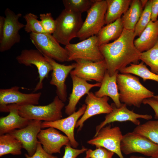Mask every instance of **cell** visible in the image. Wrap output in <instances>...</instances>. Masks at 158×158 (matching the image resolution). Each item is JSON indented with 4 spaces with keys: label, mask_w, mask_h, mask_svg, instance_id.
<instances>
[{
    "label": "cell",
    "mask_w": 158,
    "mask_h": 158,
    "mask_svg": "<svg viewBox=\"0 0 158 158\" xmlns=\"http://www.w3.org/2000/svg\"><path fill=\"white\" fill-rule=\"evenodd\" d=\"M117 84L121 102L140 108L143 101L152 97L154 93L143 86L139 78L130 73H118Z\"/></svg>",
    "instance_id": "7a4b0ae2"
},
{
    "label": "cell",
    "mask_w": 158,
    "mask_h": 158,
    "mask_svg": "<svg viewBox=\"0 0 158 158\" xmlns=\"http://www.w3.org/2000/svg\"><path fill=\"white\" fill-rule=\"evenodd\" d=\"M5 22L2 36L0 37V51L8 50L20 41L19 31L25 25L20 22L21 13L16 14L9 8L5 11Z\"/></svg>",
    "instance_id": "9c48e42d"
},
{
    "label": "cell",
    "mask_w": 158,
    "mask_h": 158,
    "mask_svg": "<svg viewBox=\"0 0 158 158\" xmlns=\"http://www.w3.org/2000/svg\"><path fill=\"white\" fill-rule=\"evenodd\" d=\"M40 22L43 29L47 34H53L56 27L57 22L52 17L50 13L40 14Z\"/></svg>",
    "instance_id": "836d02e7"
},
{
    "label": "cell",
    "mask_w": 158,
    "mask_h": 158,
    "mask_svg": "<svg viewBox=\"0 0 158 158\" xmlns=\"http://www.w3.org/2000/svg\"><path fill=\"white\" fill-rule=\"evenodd\" d=\"M68 56V61L83 59L96 62L104 60L98 44L96 35L75 44L65 46Z\"/></svg>",
    "instance_id": "8992f818"
},
{
    "label": "cell",
    "mask_w": 158,
    "mask_h": 158,
    "mask_svg": "<svg viewBox=\"0 0 158 158\" xmlns=\"http://www.w3.org/2000/svg\"><path fill=\"white\" fill-rule=\"evenodd\" d=\"M131 0H106L107 9L105 23L107 25L121 18L128 10L131 3Z\"/></svg>",
    "instance_id": "d4e9b609"
},
{
    "label": "cell",
    "mask_w": 158,
    "mask_h": 158,
    "mask_svg": "<svg viewBox=\"0 0 158 158\" xmlns=\"http://www.w3.org/2000/svg\"><path fill=\"white\" fill-rule=\"evenodd\" d=\"M19 89L18 86H15L9 88L0 89L1 112H7V106L9 104L21 106L39 104L41 92L25 93L20 91Z\"/></svg>",
    "instance_id": "7c38bea8"
},
{
    "label": "cell",
    "mask_w": 158,
    "mask_h": 158,
    "mask_svg": "<svg viewBox=\"0 0 158 158\" xmlns=\"http://www.w3.org/2000/svg\"><path fill=\"white\" fill-rule=\"evenodd\" d=\"M111 105L112 111L110 113L107 114L105 117L104 120L96 126L95 135H96L102 128L111 123L130 121L138 126L140 124L138 118L149 120L152 118V116L150 115L138 114L135 113L133 110L128 109L125 104L122 103L121 106L119 108L117 107L114 103H111Z\"/></svg>",
    "instance_id": "2e32d148"
},
{
    "label": "cell",
    "mask_w": 158,
    "mask_h": 158,
    "mask_svg": "<svg viewBox=\"0 0 158 158\" xmlns=\"http://www.w3.org/2000/svg\"><path fill=\"white\" fill-rule=\"evenodd\" d=\"M16 59L20 64L30 66L33 65L37 67L39 80L34 91L42 89L44 80L48 78L50 72L52 70L51 65L43 54L37 49H25L22 51Z\"/></svg>",
    "instance_id": "30bf717a"
},
{
    "label": "cell",
    "mask_w": 158,
    "mask_h": 158,
    "mask_svg": "<svg viewBox=\"0 0 158 158\" xmlns=\"http://www.w3.org/2000/svg\"><path fill=\"white\" fill-rule=\"evenodd\" d=\"M152 97L158 101V95H154Z\"/></svg>",
    "instance_id": "7bdbcfd3"
},
{
    "label": "cell",
    "mask_w": 158,
    "mask_h": 158,
    "mask_svg": "<svg viewBox=\"0 0 158 158\" xmlns=\"http://www.w3.org/2000/svg\"><path fill=\"white\" fill-rule=\"evenodd\" d=\"M5 22V17L0 16V37L2 36Z\"/></svg>",
    "instance_id": "ab89813d"
},
{
    "label": "cell",
    "mask_w": 158,
    "mask_h": 158,
    "mask_svg": "<svg viewBox=\"0 0 158 158\" xmlns=\"http://www.w3.org/2000/svg\"><path fill=\"white\" fill-rule=\"evenodd\" d=\"M152 0H148L134 31L135 36L139 37L151 20Z\"/></svg>",
    "instance_id": "1f68e13d"
},
{
    "label": "cell",
    "mask_w": 158,
    "mask_h": 158,
    "mask_svg": "<svg viewBox=\"0 0 158 158\" xmlns=\"http://www.w3.org/2000/svg\"><path fill=\"white\" fill-rule=\"evenodd\" d=\"M7 116L0 118V135L9 133L16 129L24 128L28 124L30 120L21 116L14 104L7 105Z\"/></svg>",
    "instance_id": "44dd1931"
},
{
    "label": "cell",
    "mask_w": 158,
    "mask_h": 158,
    "mask_svg": "<svg viewBox=\"0 0 158 158\" xmlns=\"http://www.w3.org/2000/svg\"><path fill=\"white\" fill-rule=\"evenodd\" d=\"M37 139L39 143L42 145L43 149L51 155L53 153H61V148L63 146L70 144L69 140L66 135L62 134L52 127L41 129L38 135Z\"/></svg>",
    "instance_id": "d6986e66"
},
{
    "label": "cell",
    "mask_w": 158,
    "mask_h": 158,
    "mask_svg": "<svg viewBox=\"0 0 158 158\" xmlns=\"http://www.w3.org/2000/svg\"><path fill=\"white\" fill-rule=\"evenodd\" d=\"M134 32L124 29L120 36L113 42L99 46L110 76L131 63L138 64L141 53L134 44Z\"/></svg>",
    "instance_id": "6da1fadb"
},
{
    "label": "cell",
    "mask_w": 158,
    "mask_h": 158,
    "mask_svg": "<svg viewBox=\"0 0 158 158\" xmlns=\"http://www.w3.org/2000/svg\"><path fill=\"white\" fill-rule=\"evenodd\" d=\"M151 12V20L155 22L158 16V0H152Z\"/></svg>",
    "instance_id": "f35d334b"
},
{
    "label": "cell",
    "mask_w": 158,
    "mask_h": 158,
    "mask_svg": "<svg viewBox=\"0 0 158 158\" xmlns=\"http://www.w3.org/2000/svg\"><path fill=\"white\" fill-rule=\"evenodd\" d=\"M87 149L83 147L81 149H78L73 147L70 144L64 147V153L62 158H77L81 154L85 152Z\"/></svg>",
    "instance_id": "d590c367"
},
{
    "label": "cell",
    "mask_w": 158,
    "mask_h": 158,
    "mask_svg": "<svg viewBox=\"0 0 158 158\" xmlns=\"http://www.w3.org/2000/svg\"><path fill=\"white\" fill-rule=\"evenodd\" d=\"M109 98L107 96L98 97L92 92H90L85 100L86 108L83 115L78 121L75 128L78 127V131L81 130L85 122L95 115L109 114L112 111L111 105L108 102Z\"/></svg>",
    "instance_id": "e0dca14e"
},
{
    "label": "cell",
    "mask_w": 158,
    "mask_h": 158,
    "mask_svg": "<svg viewBox=\"0 0 158 158\" xmlns=\"http://www.w3.org/2000/svg\"><path fill=\"white\" fill-rule=\"evenodd\" d=\"M23 18L26 22L24 28L26 32L47 34L41 25L40 21L38 20V17L36 15L30 13L24 15Z\"/></svg>",
    "instance_id": "d6a6232c"
},
{
    "label": "cell",
    "mask_w": 158,
    "mask_h": 158,
    "mask_svg": "<svg viewBox=\"0 0 158 158\" xmlns=\"http://www.w3.org/2000/svg\"><path fill=\"white\" fill-rule=\"evenodd\" d=\"M95 0H63L65 9L82 13L87 12Z\"/></svg>",
    "instance_id": "4dcf8cb0"
},
{
    "label": "cell",
    "mask_w": 158,
    "mask_h": 158,
    "mask_svg": "<svg viewBox=\"0 0 158 158\" xmlns=\"http://www.w3.org/2000/svg\"><path fill=\"white\" fill-rule=\"evenodd\" d=\"M42 122L40 121L30 120L25 127L9 133L21 142L23 148L26 150L30 156L35 152L39 142L37 135L41 130Z\"/></svg>",
    "instance_id": "5bb4252c"
},
{
    "label": "cell",
    "mask_w": 158,
    "mask_h": 158,
    "mask_svg": "<svg viewBox=\"0 0 158 158\" xmlns=\"http://www.w3.org/2000/svg\"><path fill=\"white\" fill-rule=\"evenodd\" d=\"M85 157L88 158H112L114 153L102 147H97L95 150L87 149Z\"/></svg>",
    "instance_id": "e575fe53"
},
{
    "label": "cell",
    "mask_w": 158,
    "mask_h": 158,
    "mask_svg": "<svg viewBox=\"0 0 158 158\" xmlns=\"http://www.w3.org/2000/svg\"><path fill=\"white\" fill-rule=\"evenodd\" d=\"M148 0H140L142 6L143 8L144 7H145L147 3V2Z\"/></svg>",
    "instance_id": "60d3db41"
},
{
    "label": "cell",
    "mask_w": 158,
    "mask_h": 158,
    "mask_svg": "<svg viewBox=\"0 0 158 158\" xmlns=\"http://www.w3.org/2000/svg\"><path fill=\"white\" fill-rule=\"evenodd\" d=\"M123 135L119 127H112L110 124L102 128L87 143L96 148L104 147L116 154L120 158H124L121 149Z\"/></svg>",
    "instance_id": "8fae6325"
},
{
    "label": "cell",
    "mask_w": 158,
    "mask_h": 158,
    "mask_svg": "<svg viewBox=\"0 0 158 158\" xmlns=\"http://www.w3.org/2000/svg\"><path fill=\"white\" fill-rule=\"evenodd\" d=\"M83 158H87V157H85Z\"/></svg>",
    "instance_id": "f6af8a7d"
},
{
    "label": "cell",
    "mask_w": 158,
    "mask_h": 158,
    "mask_svg": "<svg viewBox=\"0 0 158 158\" xmlns=\"http://www.w3.org/2000/svg\"><path fill=\"white\" fill-rule=\"evenodd\" d=\"M142 11L140 0H132L128 9L121 17L124 29L134 31Z\"/></svg>",
    "instance_id": "484cf974"
},
{
    "label": "cell",
    "mask_w": 158,
    "mask_h": 158,
    "mask_svg": "<svg viewBox=\"0 0 158 158\" xmlns=\"http://www.w3.org/2000/svg\"><path fill=\"white\" fill-rule=\"evenodd\" d=\"M107 9L106 0H95L87 12L86 18L78 32L77 37L82 41L97 35L105 23Z\"/></svg>",
    "instance_id": "5b68a950"
},
{
    "label": "cell",
    "mask_w": 158,
    "mask_h": 158,
    "mask_svg": "<svg viewBox=\"0 0 158 158\" xmlns=\"http://www.w3.org/2000/svg\"><path fill=\"white\" fill-rule=\"evenodd\" d=\"M158 38V20L150 21L139 37L134 41L135 45L142 53L153 47Z\"/></svg>",
    "instance_id": "603a6c76"
},
{
    "label": "cell",
    "mask_w": 158,
    "mask_h": 158,
    "mask_svg": "<svg viewBox=\"0 0 158 158\" xmlns=\"http://www.w3.org/2000/svg\"><path fill=\"white\" fill-rule=\"evenodd\" d=\"M124 29L121 18L103 27L96 35L99 46L118 38Z\"/></svg>",
    "instance_id": "cb8c5ba5"
},
{
    "label": "cell",
    "mask_w": 158,
    "mask_h": 158,
    "mask_svg": "<svg viewBox=\"0 0 158 158\" xmlns=\"http://www.w3.org/2000/svg\"><path fill=\"white\" fill-rule=\"evenodd\" d=\"M25 156L26 158H58L57 156L47 152L39 142L37 144L35 152L32 156H30L26 154H25Z\"/></svg>",
    "instance_id": "8d00e7d4"
},
{
    "label": "cell",
    "mask_w": 158,
    "mask_h": 158,
    "mask_svg": "<svg viewBox=\"0 0 158 158\" xmlns=\"http://www.w3.org/2000/svg\"><path fill=\"white\" fill-rule=\"evenodd\" d=\"M129 158H147L142 156H139L132 155Z\"/></svg>",
    "instance_id": "b9f144b4"
},
{
    "label": "cell",
    "mask_w": 158,
    "mask_h": 158,
    "mask_svg": "<svg viewBox=\"0 0 158 158\" xmlns=\"http://www.w3.org/2000/svg\"><path fill=\"white\" fill-rule=\"evenodd\" d=\"M118 71H116L113 75L110 76L107 71L101 83L100 88L94 94L98 97L104 96L109 97L117 108L120 107L122 105L119 99L116 81Z\"/></svg>",
    "instance_id": "7402d4cb"
},
{
    "label": "cell",
    "mask_w": 158,
    "mask_h": 158,
    "mask_svg": "<svg viewBox=\"0 0 158 158\" xmlns=\"http://www.w3.org/2000/svg\"><path fill=\"white\" fill-rule=\"evenodd\" d=\"M142 103L144 104H148L153 109L155 113L154 118L158 119V101L151 97L145 99Z\"/></svg>",
    "instance_id": "74e56055"
},
{
    "label": "cell",
    "mask_w": 158,
    "mask_h": 158,
    "mask_svg": "<svg viewBox=\"0 0 158 158\" xmlns=\"http://www.w3.org/2000/svg\"><path fill=\"white\" fill-rule=\"evenodd\" d=\"M73 83L72 91L69 97V102L65 107V113L69 116L75 112L76 107L80 99L87 94L90 90L95 87H100L101 83L91 84L75 75H71Z\"/></svg>",
    "instance_id": "ffe728a7"
},
{
    "label": "cell",
    "mask_w": 158,
    "mask_h": 158,
    "mask_svg": "<svg viewBox=\"0 0 158 158\" xmlns=\"http://www.w3.org/2000/svg\"><path fill=\"white\" fill-rule=\"evenodd\" d=\"M121 149L126 155L138 153L150 157L158 156V144L145 137L133 132L123 135Z\"/></svg>",
    "instance_id": "52a82bcc"
},
{
    "label": "cell",
    "mask_w": 158,
    "mask_h": 158,
    "mask_svg": "<svg viewBox=\"0 0 158 158\" xmlns=\"http://www.w3.org/2000/svg\"><path fill=\"white\" fill-rule=\"evenodd\" d=\"M150 158H158V156L155 157H151Z\"/></svg>",
    "instance_id": "ee69618b"
},
{
    "label": "cell",
    "mask_w": 158,
    "mask_h": 158,
    "mask_svg": "<svg viewBox=\"0 0 158 158\" xmlns=\"http://www.w3.org/2000/svg\"><path fill=\"white\" fill-rule=\"evenodd\" d=\"M76 66L70 72L85 80H94L101 83L107 71V64L104 60L98 61L78 59L75 60Z\"/></svg>",
    "instance_id": "4fadbf2b"
},
{
    "label": "cell",
    "mask_w": 158,
    "mask_h": 158,
    "mask_svg": "<svg viewBox=\"0 0 158 158\" xmlns=\"http://www.w3.org/2000/svg\"><path fill=\"white\" fill-rule=\"evenodd\" d=\"M51 65L52 68L51 85L56 87V93L63 102L67 100V87L66 80L68 75L76 66V63L68 65L60 64L49 57L44 56Z\"/></svg>",
    "instance_id": "ac0fdd59"
},
{
    "label": "cell",
    "mask_w": 158,
    "mask_h": 158,
    "mask_svg": "<svg viewBox=\"0 0 158 158\" xmlns=\"http://www.w3.org/2000/svg\"><path fill=\"white\" fill-rule=\"evenodd\" d=\"M140 60L150 67L151 72L158 75V38L153 47L141 53Z\"/></svg>",
    "instance_id": "f546056e"
},
{
    "label": "cell",
    "mask_w": 158,
    "mask_h": 158,
    "mask_svg": "<svg viewBox=\"0 0 158 158\" xmlns=\"http://www.w3.org/2000/svg\"><path fill=\"white\" fill-rule=\"evenodd\" d=\"M30 38L37 49L44 56L60 62L68 61L66 50L60 45L53 35L32 33L30 34Z\"/></svg>",
    "instance_id": "ba28073f"
},
{
    "label": "cell",
    "mask_w": 158,
    "mask_h": 158,
    "mask_svg": "<svg viewBox=\"0 0 158 158\" xmlns=\"http://www.w3.org/2000/svg\"><path fill=\"white\" fill-rule=\"evenodd\" d=\"M133 132L145 137L158 145V119L137 126Z\"/></svg>",
    "instance_id": "f1b7e54d"
},
{
    "label": "cell",
    "mask_w": 158,
    "mask_h": 158,
    "mask_svg": "<svg viewBox=\"0 0 158 158\" xmlns=\"http://www.w3.org/2000/svg\"><path fill=\"white\" fill-rule=\"evenodd\" d=\"M14 104L22 117L29 120L47 122L54 121L62 118V110L65 105L64 102L57 95L51 102L46 105Z\"/></svg>",
    "instance_id": "3957f363"
},
{
    "label": "cell",
    "mask_w": 158,
    "mask_h": 158,
    "mask_svg": "<svg viewBox=\"0 0 158 158\" xmlns=\"http://www.w3.org/2000/svg\"><path fill=\"white\" fill-rule=\"evenodd\" d=\"M56 20V27L53 35L59 43L67 45L77 37L83 22L81 13L64 9Z\"/></svg>",
    "instance_id": "277c9868"
},
{
    "label": "cell",
    "mask_w": 158,
    "mask_h": 158,
    "mask_svg": "<svg viewBox=\"0 0 158 158\" xmlns=\"http://www.w3.org/2000/svg\"><path fill=\"white\" fill-rule=\"evenodd\" d=\"M22 148L21 142L9 133L0 135V157L8 154L20 155Z\"/></svg>",
    "instance_id": "4316f807"
},
{
    "label": "cell",
    "mask_w": 158,
    "mask_h": 158,
    "mask_svg": "<svg viewBox=\"0 0 158 158\" xmlns=\"http://www.w3.org/2000/svg\"><path fill=\"white\" fill-rule=\"evenodd\" d=\"M86 108V104H84L78 111L66 118L52 122H42L41 128L52 127L61 131L68 138L71 146L76 148L79 144L75 139L74 129L78 121L84 114Z\"/></svg>",
    "instance_id": "9a60e30c"
},
{
    "label": "cell",
    "mask_w": 158,
    "mask_h": 158,
    "mask_svg": "<svg viewBox=\"0 0 158 158\" xmlns=\"http://www.w3.org/2000/svg\"><path fill=\"white\" fill-rule=\"evenodd\" d=\"M119 71L122 73H130L139 76L144 82L150 80L158 82V75L150 71L142 61L138 64L131 63Z\"/></svg>",
    "instance_id": "83f0119b"
}]
</instances>
